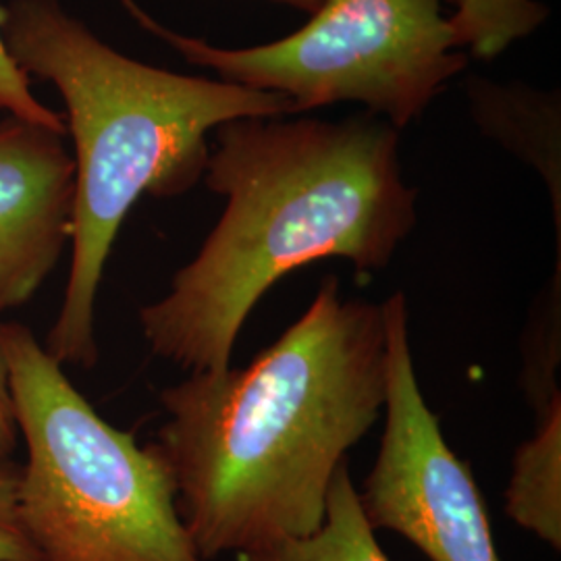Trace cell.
I'll return each instance as SVG.
<instances>
[{"mask_svg": "<svg viewBox=\"0 0 561 561\" xmlns=\"http://www.w3.org/2000/svg\"><path fill=\"white\" fill-rule=\"evenodd\" d=\"M387 391L382 304L324 277L308 310L243 368L190 373L161 391L154 445L204 561L314 535L347 451Z\"/></svg>", "mask_w": 561, "mask_h": 561, "instance_id": "1", "label": "cell"}, {"mask_svg": "<svg viewBox=\"0 0 561 561\" xmlns=\"http://www.w3.org/2000/svg\"><path fill=\"white\" fill-rule=\"evenodd\" d=\"M204 181L227 201L221 219L138 314L150 352L187 373L229 368L243 322L285 275L324 259L382 271L419 221L400 129L373 115L229 121Z\"/></svg>", "mask_w": 561, "mask_h": 561, "instance_id": "2", "label": "cell"}, {"mask_svg": "<svg viewBox=\"0 0 561 561\" xmlns=\"http://www.w3.org/2000/svg\"><path fill=\"white\" fill-rule=\"evenodd\" d=\"M2 36L30 78L53 83L73 140L71 264L44 347L60 366L99 362L96 301L121 225L144 194L173 198L204 180L208 134L229 121L298 115L294 102L129 59L59 0H11Z\"/></svg>", "mask_w": 561, "mask_h": 561, "instance_id": "3", "label": "cell"}, {"mask_svg": "<svg viewBox=\"0 0 561 561\" xmlns=\"http://www.w3.org/2000/svg\"><path fill=\"white\" fill-rule=\"evenodd\" d=\"M25 461L20 514L41 561H204L154 443L108 424L42 341L0 324Z\"/></svg>", "mask_w": 561, "mask_h": 561, "instance_id": "4", "label": "cell"}, {"mask_svg": "<svg viewBox=\"0 0 561 561\" xmlns=\"http://www.w3.org/2000/svg\"><path fill=\"white\" fill-rule=\"evenodd\" d=\"M454 0H324L298 32L280 41L221 48L185 36L121 0L148 34L219 80L273 92L298 115L331 104H362L368 115L403 129L468 65L445 7Z\"/></svg>", "mask_w": 561, "mask_h": 561, "instance_id": "5", "label": "cell"}, {"mask_svg": "<svg viewBox=\"0 0 561 561\" xmlns=\"http://www.w3.org/2000/svg\"><path fill=\"white\" fill-rule=\"evenodd\" d=\"M387 331L385 431L360 505L377 530H393L431 561H502L479 484L443 437L422 396L401 291L382 301Z\"/></svg>", "mask_w": 561, "mask_h": 561, "instance_id": "6", "label": "cell"}, {"mask_svg": "<svg viewBox=\"0 0 561 561\" xmlns=\"http://www.w3.org/2000/svg\"><path fill=\"white\" fill-rule=\"evenodd\" d=\"M76 161L65 134L0 119V314L32 300L71 243Z\"/></svg>", "mask_w": 561, "mask_h": 561, "instance_id": "7", "label": "cell"}, {"mask_svg": "<svg viewBox=\"0 0 561 561\" xmlns=\"http://www.w3.org/2000/svg\"><path fill=\"white\" fill-rule=\"evenodd\" d=\"M472 119L482 134L530 164L541 175L556 213L558 264L561 268V111L560 94L526 83L468 80Z\"/></svg>", "mask_w": 561, "mask_h": 561, "instance_id": "8", "label": "cell"}, {"mask_svg": "<svg viewBox=\"0 0 561 561\" xmlns=\"http://www.w3.org/2000/svg\"><path fill=\"white\" fill-rule=\"evenodd\" d=\"M505 502L512 520L560 551L561 405L539 414L535 435L518 447Z\"/></svg>", "mask_w": 561, "mask_h": 561, "instance_id": "9", "label": "cell"}, {"mask_svg": "<svg viewBox=\"0 0 561 561\" xmlns=\"http://www.w3.org/2000/svg\"><path fill=\"white\" fill-rule=\"evenodd\" d=\"M238 561H391L362 512L352 481L350 460H343L327 495V518L306 539H285L240 553Z\"/></svg>", "mask_w": 561, "mask_h": 561, "instance_id": "10", "label": "cell"}, {"mask_svg": "<svg viewBox=\"0 0 561 561\" xmlns=\"http://www.w3.org/2000/svg\"><path fill=\"white\" fill-rule=\"evenodd\" d=\"M449 25L460 50L477 59H495L512 44L533 36L549 9L539 0H454Z\"/></svg>", "mask_w": 561, "mask_h": 561, "instance_id": "11", "label": "cell"}, {"mask_svg": "<svg viewBox=\"0 0 561 561\" xmlns=\"http://www.w3.org/2000/svg\"><path fill=\"white\" fill-rule=\"evenodd\" d=\"M2 23L4 9H0V113L67 134L65 119L57 111L48 108L36 99V94L30 88V78L15 65V60L11 59L2 36Z\"/></svg>", "mask_w": 561, "mask_h": 561, "instance_id": "12", "label": "cell"}, {"mask_svg": "<svg viewBox=\"0 0 561 561\" xmlns=\"http://www.w3.org/2000/svg\"><path fill=\"white\" fill-rule=\"evenodd\" d=\"M0 561H41L20 514V463L0 461Z\"/></svg>", "mask_w": 561, "mask_h": 561, "instance_id": "13", "label": "cell"}, {"mask_svg": "<svg viewBox=\"0 0 561 561\" xmlns=\"http://www.w3.org/2000/svg\"><path fill=\"white\" fill-rule=\"evenodd\" d=\"M18 443H20V433H18L13 398L9 387V368H7L2 337H0V461L13 460Z\"/></svg>", "mask_w": 561, "mask_h": 561, "instance_id": "14", "label": "cell"}, {"mask_svg": "<svg viewBox=\"0 0 561 561\" xmlns=\"http://www.w3.org/2000/svg\"><path fill=\"white\" fill-rule=\"evenodd\" d=\"M279 2H283V4H289V7L298 9V11H304V13L312 15V13H317V11H319V7H321L324 0H279Z\"/></svg>", "mask_w": 561, "mask_h": 561, "instance_id": "15", "label": "cell"}]
</instances>
